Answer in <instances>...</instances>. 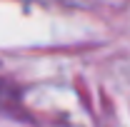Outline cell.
<instances>
[{
  "label": "cell",
  "instance_id": "6da1fadb",
  "mask_svg": "<svg viewBox=\"0 0 130 127\" xmlns=\"http://www.w3.org/2000/svg\"><path fill=\"white\" fill-rule=\"evenodd\" d=\"M18 110H20V95H18V90L8 80H0V115H13Z\"/></svg>",
  "mask_w": 130,
  "mask_h": 127
}]
</instances>
